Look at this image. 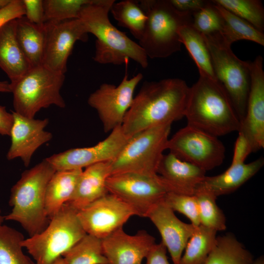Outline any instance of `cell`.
<instances>
[{"label": "cell", "mask_w": 264, "mask_h": 264, "mask_svg": "<svg viewBox=\"0 0 264 264\" xmlns=\"http://www.w3.org/2000/svg\"><path fill=\"white\" fill-rule=\"evenodd\" d=\"M190 87L178 78L145 81L121 126L131 138L149 128L172 124L184 117Z\"/></svg>", "instance_id": "obj_1"}, {"label": "cell", "mask_w": 264, "mask_h": 264, "mask_svg": "<svg viewBox=\"0 0 264 264\" xmlns=\"http://www.w3.org/2000/svg\"><path fill=\"white\" fill-rule=\"evenodd\" d=\"M114 0H94L84 6L78 18L88 33L96 38L93 60L101 64L128 65L130 59L142 67L148 66V57L144 50L125 33L111 24L109 17Z\"/></svg>", "instance_id": "obj_2"}, {"label": "cell", "mask_w": 264, "mask_h": 264, "mask_svg": "<svg viewBox=\"0 0 264 264\" xmlns=\"http://www.w3.org/2000/svg\"><path fill=\"white\" fill-rule=\"evenodd\" d=\"M184 117L187 125L217 137L238 132L241 122L226 91L217 81L200 76L190 87Z\"/></svg>", "instance_id": "obj_3"}, {"label": "cell", "mask_w": 264, "mask_h": 264, "mask_svg": "<svg viewBox=\"0 0 264 264\" xmlns=\"http://www.w3.org/2000/svg\"><path fill=\"white\" fill-rule=\"evenodd\" d=\"M55 172L45 158L24 171L11 188L12 209L4 216V220L19 223L29 237L44 230L50 220L45 208L46 188Z\"/></svg>", "instance_id": "obj_4"}, {"label": "cell", "mask_w": 264, "mask_h": 264, "mask_svg": "<svg viewBox=\"0 0 264 264\" xmlns=\"http://www.w3.org/2000/svg\"><path fill=\"white\" fill-rule=\"evenodd\" d=\"M147 20L139 45L151 59L165 58L180 50L178 31L192 23V14L175 9L169 0H140Z\"/></svg>", "instance_id": "obj_5"}, {"label": "cell", "mask_w": 264, "mask_h": 264, "mask_svg": "<svg viewBox=\"0 0 264 264\" xmlns=\"http://www.w3.org/2000/svg\"><path fill=\"white\" fill-rule=\"evenodd\" d=\"M77 212L65 204L44 230L22 241V247L36 264H53L87 234Z\"/></svg>", "instance_id": "obj_6"}, {"label": "cell", "mask_w": 264, "mask_h": 264, "mask_svg": "<svg viewBox=\"0 0 264 264\" xmlns=\"http://www.w3.org/2000/svg\"><path fill=\"white\" fill-rule=\"evenodd\" d=\"M65 74L44 65L31 68L17 81L10 83L14 111L34 118L42 109L55 105L61 108L66 103L60 94Z\"/></svg>", "instance_id": "obj_7"}, {"label": "cell", "mask_w": 264, "mask_h": 264, "mask_svg": "<svg viewBox=\"0 0 264 264\" xmlns=\"http://www.w3.org/2000/svg\"><path fill=\"white\" fill-rule=\"evenodd\" d=\"M171 125L152 127L131 137L118 155L110 161L111 175L157 174L158 166L166 150Z\"/></svg>", "instance_id": "obj_8"}, {"label": "cell", "mask_w": 264, "mask_h": 264, "mask_svg": "<svg viewBox=\"0 0 264 264\" xmlns=\"http://www.w3.org/2000/svg\"><path fill=\"white\" fill-rule=\"evenodd\" d=\"M203 36L216 79L227 93L241 123L245 117L250 90L251 62L238 58L231 47L222 44L217 36Z\"/></svg>", "instance_id": "obj_9"}, {"label": "cell", "mask_w": 264, "mask_h": 264, "mask_svg": "<svg viewBox=\"0 0 264 264\" xmlns=\"http://www.w3.org/2000/svg\"><path fill=\"white\" fill-rule=\"evenodd\" d=\"M106 186L112 194L130 206L136 216L146 217L151 208L162 201L173 188L158 174L144 175L122 173L110 176Z\"/></svg>", "instance_id": "obj_10"}, {"label": "cell", "mask_w": 264, "mask_h": 264, "mask_svg": "<svg viewBox=\"0 0 264 264\" xmlns=\"http://www.w3.org/2000/svg\"><path fill=\"white\" fill-rule=\"evenodd\" d=\"M206 172L220 165L225 147L218 137L187 125L169 138L166 150Z\"/></svg>", "instance_id": "obj_11"}, {"label": "cell", "mask_w": 264, "mask_h": 264, "mask_svg": "<svg viewBox=\"0 0 264 264\" xmlns=\"http://www.w3.org/2000/svg\"><path fill=\"white\" fill-rule=\"evenodd\" d=\"M143 77L142 74L138 73L129 79L126 69L117 86L103 83L90 94L88 104L96 110L105 132L122 126L132 103L134 90Z\"/></svg>", "instance_id": "obj_12"}, {"label": "cell", "mask_w": 264, "mask_h": 264, "mask_svg": "<svg viewBox=\"0 0 264 264\" xmlns=\"http://www.w3.org/2000/svg\"><path fill=\"white\" fill-rule=\"evenodd\" d=\"M134 210L116 196L108 193L78 211L77 217L86 233L102 239L123 227Z\"/></svg>", "instance_id": "obj_13"}, {"label": "cell", "mask_w": 264, "mask_h": 264, "mask_svg": "<svg viewBox=\"0 0 264 264\" xmlns=\"http://www.w3.org/2000/svg\"><path fill=\"white\" fill-rule=\"evenodd\" d=\"M44 27L43 65L54 71L65 74L67 60L75 43L78 40L87 41L88 33L79 19L46 22Z\"/></svg>", "instance_id": "obj_14"}, {"label": "cell", "mask_w": 264, "mask_h": 264, "mask_svg": "<svg viewBox=\"0 0 264 264\" xmlns=\"http://www.w3.org/2000/svg\"><path fill=\"white\" fill-rule=\"evenodd\" d=\"M130 138L119 126L94 146L70 149L45 159L56 171L83 169L94 164L113 160Z\"/></svg>", "instance_id": "obj_15"}, {"label": "cell", "mask_w": 264, "mask_h": 264, "mask_svg": "<svg viewBox=\"0 0 264 264\" xmlns=\"http://www.w3.org/2000/svg\"><path fill=\"white\" fill-rule=\"evenodd\" d=\"M250 71L246 113L238 132L248 139L254 152L264 147V71L261 55L251 62Z\"/></svg>", "instance_id": "obj_16"}, {"label": "cell", "mask_w": 264, "mask_h": 264, "mask_svg": "<svg viewBox=\"0 0 264 264\" xmlns=\"http://www.w3.org/2000/svg\"><path fill=\"white\" fill-rule=\"evenodd\" d=\"M14 121L9 136L11 145L6 154L8 160L20 158L28 167L36 151L52 138L51 132L44 130L49 120L22 116L12 111Z\"/></svg>", "instance_id": "obj_17"}, {"label": "cell", "mask_w": 264, "mask_h": 264, "mask_svg": "<svg viewBox=\"0 0 264 264\" xmlns=\"http://www.w3.org/2000/svg\"><path fill=\"white\" fill-rule=\"evenodd\" d=\"M146 218L160 233L161 242L169 252L173 264H179L186 244L196 226L180 220L163 200L151 208Z\"/></svg>", "instance_id": "obj_18"}, {"label": "cell", "mask_w": 264, "mask_h": 264, "mask_svg": "<svg viewBox=\"0 0 264 264\" xmlns=\"http://www.w3.org/2000/svg\"><path fill=\"white\" fill-rule=\"evenodd\" d=\"M102 242L110 264H142L156 243L155 238L144 230L130 235L123 227L102 239Z\"/></svg>", "instance_id": "obj_19"}, {"label": "cell", "mask_w": 264, "mask_h": 264, "mask_svg": "<svg viewBox=\"0 0 264 264\" xmlns=\"http://www.w3.org/2000/svg\"><path fill=\"white\" fill-rule=\"evenodd\" d=\"M206 171L182 160L171 153L163 154L157 174L174 189L175 193L193 195L205 177Z\"/></svg>", "instance_id": "obj_20"}, {"label": "cell", "mask_w": 264, "mask_h": 264, "mask_svg": "<svg viewBox=\"0 0 264 264\" xmlns=\"http://www.w3.org/2000/svg\"><path fill=\"white\" fill-rule=\"evenodd\" d=\"M85 168L72 198L66 203L77 211L109 193L106 182L111 175L110 161L98 163Z\"/></svg>", "instance_id": "obj_21"}, {"label": "cell", "mask_w": 264, "mask_h": 264, "mask_svg": "<svg viewBox=\"0 0 264 264\" xmlns=\"http://www.w3.org/2000/svg\"><path fill=\"white\" fill-rule=\"evenodd\" d=\"M16 19L0 28V68L14 82L32 68L24 55L16 35Z\"/></svg>", "instance_id": "obj_22"}, {"label": "cell", "mask_w": 264, "mask_h": 264, "mask_svg": "<svg viewBox=\"0 0 264 264\" xmlns=\"http://www.w3.org/2000/svg\"><path fill=\"white\" fill-rule=\"evenodd\" d=\"M264 165L261 157L249 163H232L223 173L219 175L205 176L200 184L216 197L231 193L257 174Z\"/></svg>", "instance_id": "obj_23"}, {"label": "cell", "mask_w": 264, "mask_h": 264, "mask_svg": "<svg viewBox=\"0 0 264 264\" xmlns=\"http://www.w3.org/2000/svg\"><path fill=\"white\" fill-rule=\"evenodd\" d=\"M83 169L56 171L46 188L45 208L50 219L72 198Z\"/></svg>", "instance_id": "obj_24"}, {"label": "cell", "mask_w": 264, "mask_h": 264, "mask_svg": "<svg viewBox=\"0 0 264 264\" xmlns=\"http://www.w3.org/2000/svg\"><path fill=\"white\" fill-rule=\"evenodd\" d=\"M16 35L31 67L42 65L45 39L44 24H37L29 22L24 16L20 17L16 19Z\"/></svg>", "instance_id": "obj_25"}, {"label": "cell", "mask_w": 264, "mask_h": 264, "mask_svg": "<svg viewBox=\"0 0 264 264\" xmlns=\"http://www.w3.org/2000/svg\"><path fill=\"white\" fill-rule=\"evenodd\" d=\"M213 3L220 12L223 21L222 30L217 35L222 44L231 47L235 42L246 40L264 45V33L220 5Z\"/></svg>", "instance_id": "obj_26"}, {"label": "cell", "mask_w": 264, "mask_h": 264, "mask_svg": "<svg viewBox=\"0 0 264 264\" xmlns=\"http://www.w3.org/2000/svg\"><path fill=\"white\" fill-rule=\"evenodd\" d=\"M178 33L180 42L185 45L196 63L199 75L217 80L210 53L203 35L192 23L181 26Z\"/></svg>", "instance_id": "obj_27"}, {"label": "cell", "mask_w": 264, "mask_h": 264, "mask_svg": "<svg viewBox=\"0 0 264 264\" xmlns=\"http://www.w3.org/2000/svg\"><path fill=\"white\" fill-rule=\"evenodd\" d=\"M254 260L242 243L229 233L217 237L215 246L204 264H252Z\"/></svg>", "instance_id": "obj_28"}, {"label": "cell", "mask_w": 264, "mask_h": 264, "mask_svg": "<svg viewBox=\"0 0 264 264\" xmlns=\"http://www.w3.org/2000/svg\"><path fill=\"white\" fill-rule=\"evenodd\" d=\"M217 232L201 224L196 226L186 244L179 264H204L215 246Z\"/></svg>", "instance_id": "obj_29"}, {"label": "cell", "mask_w": 264, "mask_h": 264, "mask_svg": "<svg viewBox=\"0 0 264 264\" xmlns=\"http://www.w3.org/2000/svg\"><path fill=\"white\" fill-rule=\"evenodd\" d=\"M110 11L119 26L128 28L139 41L143 34L147 17L139 0H123L114 2Z\"/></svg>", "instance_id": "obj_30"}, {"label": "cell", "mask_w": 264, "mask_h": 264, "mask_svg": "<svg viewBox=\"0 0 264 264\" xmlns=\"http://www.w3.org/2000/svg\"><path fill=\"white\" fill-rule=\"evenodd\" d=\"M63 257L66 264H110L104 254L102 239L88 234Z\"/></svg>", "instance_id": "obj_31"}, {"label": "cell", "mask_w": 264, "mask_h": 264, "mask_svg": "<svg viewBox=\"0 0 264 264\" xmlns=\"http://www.w3.org/2000/svg\"><path fill=\"white\" fill-rule=\"evenodd\" d=\"M22 233L10 226L0 225V264H36L23 251Z\"/></svg>", "instance_id": "obj_32"}, {"label": "cell", "mask_w": 264, "mask_h": 264, "mask_svg": "<svg viewBox=\"0 0 264 264\" xmlns=\"http://www.w3.org/2000/svg\"><path fill=\"white\" fill-rule=\"evenodd\" d=\"M194 195L198 204L200 224L217 232L225 230L226 218L217 204V197L200 184Z\"/></svg>", "instance_id": "obj_33"}, {"label": "cell", "mask_w": 264, "mask_h": 264, "mask_svg": "<svg viewBox=\"0 0 264 264\" xmlns=\"http://www.w3.org/2000/svg\"><path fill=\"white\" fill-rule=\"evenodd\" d=\"M264 33V8L259 0H212Z\"/></svg>", "instance_id": "obj_34"}, {"label": "cell", "mask_w": 264, "mask_h": 264, "mask_svg": "<svg viewBox=\"0 0 264 264\" xmlns=\"http://www.w3.org/2000/svg\"><path fill=\"white\" fill-rule=\"evenodd\" d=\"M94 0H43L45 22L78 19L82 8Z\"/></svg>", "instance_id": "obj_35"}, {"label": "cell", "mask_w": 264, "mask_h": 264, "mask_svg": "<svg viewBox=\"0 0 264 264\" xmlns=\"http://www.w3.org/2000/svg\"><path fill=\"white\" fill-rule=\"evenodd\" d=\"M222 18L212 0L203 8L192 14V26L204 36L219 34L222 30Z\"/></svg>", "instance_id": "obj_36"}, {"label": "cell", "mask_w": 264, "mask_h": 264, "mask_svg": "<svg viewBox=\"0 0 264 264\" xmlns=\"http://www.w3.org/2000/svg\"><path fill=\"white\" fill-rule=\"evenodd\" d=\"M163 201L174 212L185 215L194 226L200 224L198 204L194 195L169 192L165 196Z\"/></svg>", "instance_id": "obj_37"}, {"label": "cell", "mask_w": 264, "mask_h": 264, "mask_svg": "<svg viewBox=\"0 0 264 264\" xmlns=\"http://www.w3.org/2000/svg\"><path fill=\"white\" fill-rule=\"evenodd\" d=\"M25 17L30 22L39 25L45 22L43 0H22Z\"/></svg>", "instance_id": "obj_38"}, {"label": "cell", "mask_w": 264, "mask_h": 264, "mask_svg": "<svg viewBox=\"0 0 264 264\" xmlns=\"http://www.w3.org/2000/svg\"><path fill=\"white\" fill-rule=\"evenodd\" d=\"M24 15L22 0H10L7 5L0 9V28L7 22Z\"/></svg>", "instance_id": "obj_39"}, {"label": "cell", "mask_w": 264, "mask_h": 264, "mask_svg": "<svg viewBox=\"0 0 264 264\" xmlns=\"http://www.w3.org/2000/svg\"><path fill=\"white\" fill-rule=\"evenodd\" d=\"M253 152L252 148L248 139L241 132H238V136L235 143L232 163L244 162L249 154Z\"/></svg>", "instance_id": "obj_40"}, {"label": "cell", "mask_w": 264, "mask_h": 264, "mask_svg": "<svg viewBox=\"0 0 264 264\" xmlns=\"http://www.w3.org/2000/svg\"><path fill=\"white\" fill-rule=\"evenodd\" d=\"M173 7L178 11L191 14L205 6L209 0H169Z\"/></svg>", "instance_id": "obj_41"}, {"label": "cell", "mask_w": 264, "mask_h": 264, "mask_svg": "<svg viewBox=\"0 0 264 264\" xmlns=\"http://www.w3.org/2000/svg\"><path fill=\"white\" fill-rule=\"evenodd\" d=\"M146 259V264H171L167 256L166 248L162 242L153 246Z\"/></svg>", "instance_id": "obj_42"}, {"label": "cell", "mask_w": 264, "mask_h": 264, "mask_svg": "<svg viewBox=\"0 0 264 264\" xmlns=\"http://www.w3.org/2000/svg\"><path fill=\"white\" fill-rule=\"evenodd\" d=\"M14 121V115L5 107L0 105V135L9 136Z\"/></svg>", "instance_id": "obj_43"}, {"label": "cell", "mask_w": 264, "mask_h": 264, "mask_svg": "<svg viewBox=\"0 0 264 264\" xmlns=\"http://www.w3.org/2000/svg\"><path fill=\"white\" fill-rule=\"evenodd\" d=\"M0 92H11L10 83L6 81H0Z\"/></svg>", "instance_id": "obj_44"}, {"label": "cell", "mask_w": 264, "mask_h": 264, "mask_svg": "<svg viewBox=\"0 0 264 264\" xmlns=\"http://www.w3.org/2000/svg\"><path fill=\"white\" fill-rule=\"evenodd\" d=\"M252 264H264V257L263 256H261L255 259Z\"/></svg>", "instance_id": "obj_45"}, {"label": "cell", "mask_w": 264, "mask_h": 264, "mask_svg": "<svg viewBox=\"0 0 264 264\" xmlns=\"http://www.w3.org/2000/svg\"><path fill=\"white\" fill-rule=\"evenodd\" d=\"M52 264H66L63 257L59 258Z\"/></svg>", "instance_id": "obj_46"}, {"label": "cell", "mask_w": 264, "mask_h": 264, "mask_svg": "<svg viewBox=\"0 0 264 264\" xmlns=\"http://www.w3.org/2000/svg\"><path fill=\"white\" fill-rule=\"evenodd\" d=\"M10 0H0V9L7 5Z\"/></svg>", "instance_id": "obj_47"}, {"label": "cell", "mask_w": 264, "mask_h": 264, "mask_svg": "<svg viewBox=\"0 0 264 264\" xmlns=\"http://www.w3.org/2000/svg\"><path fill=\"white\" fill-rule=\"evenodd\" d=\"M4 220V216L2 215L1 210L0 209V225L3 224V221Z\"/></svg>", "instance_id": "obj_48"}]
</instances>
